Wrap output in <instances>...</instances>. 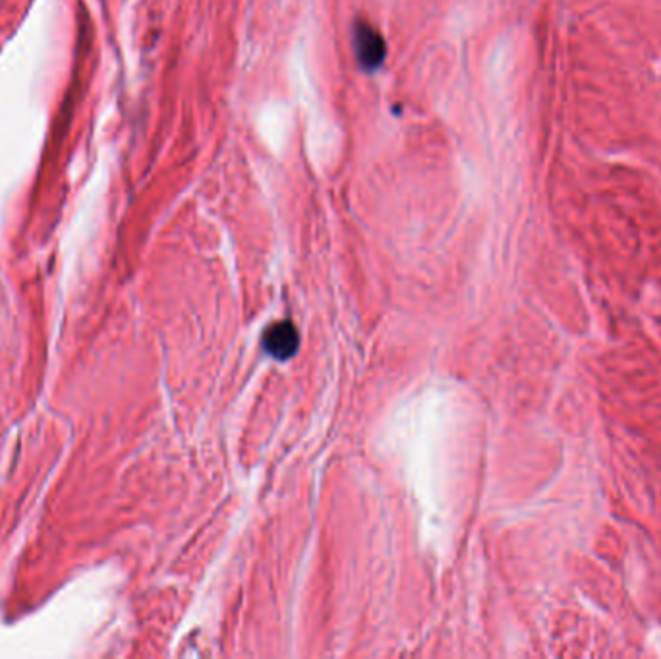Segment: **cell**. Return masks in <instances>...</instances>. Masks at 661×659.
<instances>
[{"label":"cell","mask_w":661,"mask_h":659,"mask_svg":"<svg viewBox=\"0 0 661 659\" xmlns=\"http://www.w3.org/2000/svg\"><path fill=\"white\" fill-rule=\"evenodd\" d=\"M352 49L358 64L366 72L378 70L387 54V45L381 33L366 20H356L352 25Z\"/></svg>","instance_id":"cell-1"},{"label":"cell","mask_w":661,"mask_h":659,"mask_svg":"<svg viewBox=\"0 0 661 659\" xmlns=\"http://www.w3.org/2000/svg\"><path fill=\"white\" fill-rule=\"evenodd\" d=\"M263 350L279 362H286L296 356L300 347L298 329L291 321H277L265 329Z\"/></svg>","instance_id":"cell-2"}]
</instances>
